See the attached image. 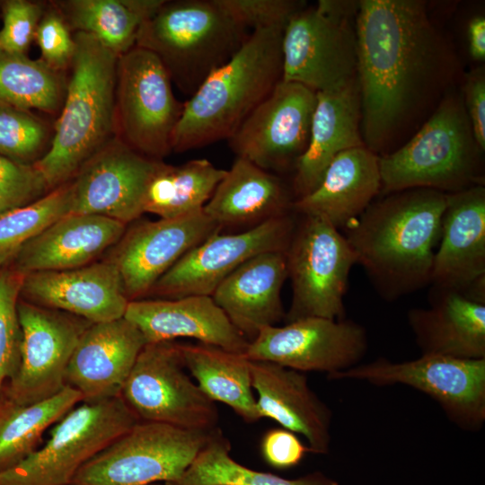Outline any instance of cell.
I'll use <instances>...</instances> for the list:
<instances>
[{
	"instance_id": "cell-1",
	"label": "cell",
	"mask_w": 485,
	"mask_h": 485,
	"mask_svg": "<svg viewBox=\"0 0 485 485\" xmlns=\"http://www.w3.org/2000/svg\"><path fill=\"white\" fill-rule=\"evenodd\" d=\"M356 27L362 137L382 156L450 91L457 59L424 1H358Z\"/></svg>"
},
{
	"instance_id": "cell-2",
	"label": "cell",
	"mask_w": 485,
	"mask_h": 485,
	"mask_svg": "<svg viewBox=\"0 0 485 485\" xmlns=\"http://www.w3.org/2000/svg\"><path fill=\"white\" fill-rule=\"evenodd\" d=\"M447 194L409 189L374 200L345 228L357 264L393 302L430 284Z\"/></svg>"
},
{
	"instance_id": "cell-3",
	"label": "cell",
	"mask_w": 485,
	"mask_h": 485,
	"mask_svg": "<svg viewBox=\"0 0 485 485\" xmlns=\"http://www.w3.org/2000/svg\"><path fill=\"white\" fill-rule=\"evenodd\" d=\"M283 29L252 31L241 48L184 102L172 151L229 139L282 80Z\"/></svg>"
},
{
	"instance_id": "cell-4",
	"label": "cell",
	"mask_w": 485,
	"mask_h": 485,
	"mask_svg": "<svg viewBox=\"0 0 485 485\" xmlns=\"http://www.w3.org/2000/svg\"><path fill=\"white\" fill-rule=\"evenodd\" d=\"M65 99L54 135L33 165L51 190L115 137L114 104L119 56L91 34L77 31Z\"/></svg>"
},
{
	"instance_id": "cell-5",
	"label": "cell",
	"mask_w": 485,
	"mask_h": 485,
	"mask_svg": "<svg viewBox=\"0 0 485 485\" xmlns=\"http://www.w3.org/2000/svg\"><path fill=\"white\" fill-rule=\"evenodd\" d=\"M483 152L462 93L450 90L410 139L379 156L381 193L430 189L451 194L482 185Z\"/></svg>"
},
{
	"instance_id": "cell-6",
	"label": "cell",
	"mask_w": 485,
	"mask_h": 485,
	"mask_svg": "<svg viewBox=\"0 0 485 485\" xmlns=\"http://www.w3.org/2000/svg\"><path fill=\"white\" fill-rule=\"evenodd\" d=\"M249 35L217 0L164 1L140 26L136 46L153 52L172 82L191 96Z\"/></svg>"
},
{
	"instance_id": "cell-7",
	"label": "cell",
	"mask_w": 485,
	"mask_h": 485,
	"mask_svg": "<svg viewBox=\"0 0 485 485\" xmlns=\"http://www.w3.org/2000/svg\"><path fill=\"white\" fill-rule=\"evenodd\" d=\"M358 1L320 0L295 14L282 36V80L315 93L357 77Z\"/></svg>"
},
{
	"instance_id": "cell-8",
	"label": "cell",
	"mask_w": 485,
	"mask_h": 485,
	"mask_svg": "<svg viewBox=\"0 0 485 485\" xmlns=\"http://www.w3.org/2000/svg\"><path fill=\"white\" fill-rule=\"evenodd\" d=\"M216 429L191 430L138 421L88 460L70 485H153L174 481Z\"/></svg>"
},
{
	"instance_id": "cell-9",
	"label": "cell",
	"mask_w": 485,
	"mask_h": 485,
	"mask_svg": "<svg viewBox=\"0 0 485 485\" xmlns=\"http://www.w3.org/2000/svg\"><path fill=\"white\" fill-rule=\"evenodd\" d=\"M138 421L120 396L83 401L53 426L40 448L0 471V485H70L88 460Z\"/></svg>"
},
{
	"instance_id": "cell-10",
	"label": "cell",
	"mask_w": 485,
	"mask_h": 485,
	"mask_svg": "<svg viewBox=\"0 0 485 485\" xmlns=\"http://www.w3.org/2000/svg\"><path fill=\"white\" fill-rule=\"evenodd\" d=\"M184 103L160 59L134 46L119 56L116 72L115 137L137 153L163 161L172 151L173 131Z\"/></svg>"
},
{
	"instance_id": "cell-11",
	"label": "cell",
	"mask_w": 485,
	"mask_h": 485,
	"mask_svg": "<svg viewBox=\"0 0 485 485\" xmlns=\"http://www.w3.org/2000/svg\"><path fill=\"white\" fill-rule=\"evenodd\" d=\"M285 256L292 287L286 322L345 319L344 296L357 258L344 234L322 218L301 216Z\"/></svg>"
},
{
	"instance_id": "cell-12",
	"label": "cell",
	"mask_w": 485,
	"mask_h": 485,
	"mask_svg": "<svg viewBox=\"0 0 485 485\" xmlns=\"http://www.w3.org/2000/svg\"><path fill=\"white\" fill-rule=\"evenodd\" d=\"M329 379L357 380L381 387L403 384L429 396L449 421L463 431H480L485 423V358L421 355L392 362L378 357Z\"/></svg>"
},
{
	"instance_id": "cell-13",
	"label": "cell",
	"mask_w": 485,
	"mask_h": 485,
	"mask_svg": "<svg viewBox=\"0 0 485 485\" xmlns=\"http://www.w3.org/2000/svg\"><path fill=\"white\" fill-rule=\"evenodd\" d=\"M119 396L139 421L185 429H216L218 411L184 366L174 341L146 343Z\"/></svg>"
},
{
	"instance_id": "cell-14",
	"label": "cell",
	"mask_w": 485,
	"mask_h": 485,
	"mask_svg": "<svg viewBox=\"0 0 485 485\" xmlns=\"http://www.w3.org/2000/svg\"><path fill=\"white\" fill-rule=\"evenodd\" d=\"M367 349L366 330L359 323L306 317L261 329L244 355L303 373H326L329 379L359 365Z\"/></svg>"
},
{
	"instance_id": "cell-15",
	"label": "cell",
	"mask_w": 485,
	"mask_h": 485,
	"mask_svg": "<svg viewBox=\"0 0 485 485\" xmlns=\"http://www.w3.org/2000/svg\"><path fill=\"white\" fill-rule=\"evenodd\" d=\"M17 313L22 330L21 360L2 396L26 405L48 399L66 386L70 358L81 335L92 323L22 298Z\"/></svg>"
},
{
	"instance_id": "cell-16",
	"label": "cell",
	"mask_w": 485,
	"mask_h": 485,
	"mask_svg": "<svg viewBox=\"0 0 485 485\" xmlns=\"http://www.w3.org/2000/svg\"><path fill=\"white\" fill-rule=\"evenodd\" d=\"M293 213L241 233L209 236L165 272L147 295L163 299L212 295L229 274L251 258L268 251L286 252L296 223Z\"/></svg>"
},
{
	"instance_id": "cell-17",
	"label": "cell",
	"mask_w": 485,
	"mask_h": 485,
	"mask_svg": "<svg viewBox=\"0 0 485 485\" xmlns=\"http://www.w3.org/2000/svg\"><path fill=\"white\" fill-rule=\"evenodd\" d=\"M317 94L281 80L228 139L236 157L271 172L295 169L310 137Z\"/></svg>"
},
{
	"instance_id": "cell-18",
	"label": "cell",
	"mask_w": 485,
	"mask_h": 485,
	"mask_svg": "<svg viewBox=\"0 0 485 485\" xmlns=\"http://www.w3.org/2000/svg\"><path fill=\"white\" fill-rule=\"evenodd\" d=\"M221 230L204 209L177 218L136 221L107 259L118 268L128 300L142 299L185 253Z\"/></svg>"
},
{
	"instance_id": "cell-19",
	"label": "cell",
	"mask_w": 485,
	"mask_h": 485,
	"mask_svg": "<svg viewBox=\"0 0 485 485\" xmlns=\"http://www.w3.org/2000/svg\"><path fill=\"white\" fill-rule=\"evenodd\" d=\"M160 162L114 137L69 181L72 213L103 216L126 225L137 220L145 213L146 188Z\"/></svg>"
},
{
	"instance_id": "cell-20",
	"label": "cell",
	"mask_w": 485,
	"mask_h": 485,
	"mask_svg": "<svg viewBox=\"0 0 485 485\" xmlns=\"http://www.w3.org/2000/svg\"><path fill=\"white\" fill-rule=\"evenodd\" d=\"M430 285L485 304V187L447 194Z\"/></svg>"
},
{
	"instance_id": "cell-21",
	"label": "cell",
	"mask_w": 485,
	"mask_h": 485,
	"mask_svg": "<svg viewBox=\"0 0 485 485\" xmlns=\"http://www.w3.org/2000/svg\"><path fill=\"white\" fill-rule=\"evenodd\" d=\"M20 298L91 323L124 317L130 302L118 268L108 259L75 269L23 275Z\"/></svg>"
},
{
	"instance_id": "cell-22",
	"label": "cell",
	"mask_w": 485,
	"mask_h": 485,
	"mask_svg": "<svg viewBox=\"0 0 485 485\" xmlns=\"http://www.w3.org/2000/svg\"><path fill=\"white\" fill-rule=\"evenodd\" d=\"M146 344L138 328L125 317L90 324L70 358L66 385L77 390L84 401L119 396Z\"/></svg>"
},
{
	"instance_id": "cell-23",
	"label": "cell",
	"mask_w": 485,
	"mask_h": 485,
	"mask_svg": "<svg viewBox=\"0 0 485 485\" xmlns=\"http://www.w3.org/2000/svg\"><path fill=\"white\" fill-rule=\"evenodd\" d=\"M124 317L138 328L146 343L191 338L241 354L249 344L211 295L133 300Z\"/></svg>"
},
{
	"instance_id": "cell-24",
	"label": "cell",
	"mask_w": 485,
	"mask_h": 485,
	"mask_svg": "<svg viewBox=\"0 0 485 485\" xmlns=\"http://www.w3.org/2000/svg\"><path fill=\"white\" fill-rule=\"evenodd\" d=\"M251 374L260 417L304 437L310 453L328 454L332 411L311 389L306 375L254 360H251Z\"/></svg>"
},
{
	"instance_id": "cell-25",
	"label": "cell",
	"mask_w": 485,
	"mask_h": 485,
	"mask_svg": "<svg viewBox=\"0 0 485 485\" xmlns=\"http://www.w3.org/2000/svg\"><path fill=\"white\" fill-rule=\"evenodd\" d=\"M127 225L103 216L71 213L25 242L6 264L22 275L82 267L111 249Z\"/></svg>"
},
{
	"instance_id": "cell-26",
	"label": "cell",
	"mask_w": 485,
	"mask_h": 485,
	"mask_svg": "<svg viewBox=\"0 0 485 485\" xmlns=\"http://www.w3.org/2000/svg\"><path fill=\"white\" fill-rule=\"evenodd\" d=\"M316 94L308 146L294 169L295 199L310 193L319 184L326 168L339 154L365 146L357 77Z\"/></svg>"
},
{
	"instance_id": "cell-27",
	"label": "cell",
	"mask_w": 485,
	"mask_h": 485,
	"mask_svg": "<svg viewBox=\"0 0 485 485\" xmlns=\"http://www.w3.org/2000/svg\"><path fill=\"white\" fill-rule=\"evenodd\" d=\"M287 278L285 252H263L235 269L211 296L250 342L261 329L285 319L281 290Z\"/></svg>"
},
{
	"instance_id": "cell-28",
	"label": "cell",
	"mask_w": 485,
	"mask_h": 485,
	"mask_svg": "<svg viewBox=\"0 0 485 485\" xmlns=\"http://www.w3.org/2000/svg\"><path fill=\"white\" fill-rule=\"evenodd\" d=\"M381 187L379 155L366 146L348 149L331 162L310 193L295 199L293 212L345 229L381 193Z\"/></svg>"
},
{
	"instance_id": "cell-29",
	"label": "cell",
	"mask_w": 485,
	"mask_h": 485,
	"mask_svg": "<svg viewBox=\"0 0 485 485\" xmlns=\"http://www.w3.org/2000/svg\"><path fill=\"white\" fill-rule=\"evenodd\" d=\"M429 306L408 311L407 320L421 355L485 358V304L432 287Z\"/></svg>"
},
{
	"instance_id": "cell-30",
	"label": "cell",
	"mask_w": 485,
	"mask_h": 485,
	"mask_svg": "<svg viewBox=\"0 0 485 485\" xmlns=\"http://www.w3.org/2000/svg\"><path fill=\"white\" fill-rule=\"evenodd\" d=\"M294 197L278 176L236 157L203 209L222 228H251L293 213Z\"/></svg>"
},
{
	"instance_id": "cell-31",
	"label": "cell",
	"mask_w": 485,
	"mask_h": 485,
	"mask_svg": "<svg viewBox=\"0 0 485 485\" xmlns=\"http://www.w3.org/2000/svg\"><path fill=\"white\" fill-rule=\"evenodd\" d=\"M184 366L214 402L229 406L247 423L261 419L254 396L251 360L241 353L204 344H180Z\"/></svg>"
},
{
	"instance_id": "cell-32",
	"label": "cell",
	"mask_w": 485,
	"mask_h": 485,
	"mask_svg": "<svg viewBox=\"0 0 485 485\" xmlns=\"http://www.w3.org/2000/svg\"><path fill=\"white\" fill-rule=\"evenodd\" d=\"M164 0H66L53 2L70 30L91 34L118 56L136 46L142 23Z\"/></svg>"
},
{
	"instance_id": "cell-33",
	"label": "cell",
	"mask_w": 485,
	"mask_h": 485,
	"mask_svg": "<svg viewBox=\"0 0 485 485\" xmlns=\"http://www.w3.org/2000/svg\"><path fill=\"white\" fill-rule=\"evenodd\" d=\"M226 170L207 159L174 166L160 162L146 188L144 212L177 218L202 210Z\"/></svg>"
},
{
	"instance_id": "cell-34",
	"label": "cell",
	"mask_w": 485,
	"mask_h": 485,
	"mask_svg": "<svg viewBox=\"0 0 485 485\" xmlns=\"http://www.w3.org/2000/svg\"><path fill=\"white\" fill-rule=\"evenodd\" d=\"M83 401V395L69 385L48 399L26 405L2 396L0 471L15 465L34 452L45 431Z\"/></svg>"
},
{
	"instance_id": "cell-35",
	"label": "cell",
	"mask_w": 485,
	"mask_h": 485,
	"mask_svg": "<svg viewBox=\"0 0 485 485\" xmlns=\"http://www.w3.org/2000/svg\"><path fill=\"white\" fill-rule=\"evenodd\" d=\"M163 485H340L321 472L295 479L255 471L232 458L230 443L218 428L176 481Z\"/></svg>"
},
{
	"instance_id": "cell-36",
	"label": "cell",
	"mask_w": 485,
	"mask_h": 485,
	"mask_svg": "<svg viewBox=\"0 0 485 485\" xmlns=\"http://www.w3.org/2000/svg\"><path fill=\"white\" fill-rule=\"evenodd\" d=\"M66 90L63 72L0 48V103L54 113L61 110Z\"/></svg>"
},
{
	"instance_id": "cell-37",
	"label": "cell",
	"mask_w": 485,
	"mask_h": 485,
	"mask_svg": "<svg viewBox=\"0 0 485 485\" xmlns=\"http://www.w3.org/2000/svg\"><path fill=\"white\" fill-rule=\"evenodd\" d=\"M72 190L67 181L41 198L0 214V267L48 226L72 213Z\"/></svg>"
},
{
	"instance_id": "cell-38",
	"label": "cell",
	"mask_w": 485,
	"mask_h": 485,
	"mask_svg": "<svg viewBox=\"0 0 485 485\" xmlns=\"http://www.w3.org/2000/svg\"><path fill=\"white\" fill-rule=\"evenodd\" d=\"M50 129L31 110L0 103V154L17 162L34 163L42 155Z\"/></svg>"
},
{
	"instance_id": "cell-39",
	"label": "cell",
	"mask_w": 485,
	"mask_h": 485,
	"mask_svg": "<svg viewBox=\"0 0 485 485\" xmlns=\"http://www.w3.org/2000/svg\"><path fill=\"white\" fill-rule=\"evenodd\" d=\"M23 275L8 264L0 267V400L21 360L22 330L17 304Z\"/></svg>"
},
{
	"instance_id": "cell-40",
	"label": "cell",
	"mask_w": 485,
	"mask_h": 485,
	"mask_svg": "<svg viewBox=\"0 0 485 485\" xmlns=\"http://www.w3.org/2000/svg\"><path fill=\"white\" fill-rule=\"evenodd\" d=\"M49 190L33 163L0 154V214L28 205Z\"/></svg>"
},
{
	"instance_id": "cell-41",
	"label": "cell",
	"mask_w": 485,
	"mask_h": 485,
	"mask_svg": "<svg viewBox=\"0 0 485 485\" xmlns=\"http://www.w3.org/2000/svg\"><path fill=\"white\" fill-rule=\"evenodd\" d=\"M220 5L240 24L252 31L285 30L290 19L307 6L299 0H217Z\"/></svg>"
},
{
	"instance_id": "cell-42",
	"label": "cell",
	"mask_w": 485,
	"mask_h": 485,
	"mask_svg": "<svg viewBox=\"0 0 485 485\" xmlns=\"http://www.w3.org/2000/svg\"><path fill=\"white\" fill-rule=\"evenodd\" d=\"M44 10L41 4L27 0L3 2L0 48L11 53L26 54Z\"/></svg>"
},
{
	"instance_id": "cell-43",
	"label": "cell",
	"mask_w": 485,
	"mask_h": 485,
	"mask_svg": "<svg viewBox=\"0 0 485 485\" xmlns=\"http://www.w3.org/2000/svg\"><path fill=\"white\" fill-rule=\"evenodd\" d=\"M36 40L41 60L54 70L63 72L70 67L75 43L70 28L60 13L53 6L44 10L38 24Z\"/></svg>"
},
{
	"instance_id": "cell-44",
	"label": "cell",
	"mask_w": 485,
	"mask_h": 485,
	"mask_svg": "<svg viewBox=\"0 0 485 485\" xmlns=\"http://www.w3.org/2000/svg\"><path fill=\"white\" fill-rule=\"evenodd\" d=\"M260 450L266 463L278 470L295 467L309 452L298 435L284 428L268 430L261 439Z\"/></svg>"
},
{
	"instance_id": "cell-45",
	"label": "cell",
	"mask_w": 485,
	"mask_h": 485,
	"mask_svg": "<svg viewBox=\"0 0 485 485\" xmlns=\"http://www.w3.org/2000/svg\"><path fill=\"white\" fill-rule=\"evenodd\" d=\"M463 100L474 137L485 150V71L477 67L464 77Z\"/></svg>"
},
{
	"instance_id": "cell-46",
	"label": "cell",
	"mask_w": 485,
	"mask_h": 485,
	"mask_svg": "<svg viewBox=\"0 0 485 485\" xmlns=\"http://www.w3.org/2000/svg\"><path fill=\"white\" fill-rule=\"evenodd\" d=\"M468 48L471 57L477 61L485 59V19L481 15L473 16L467 28Z\"/></svg>"
},
{
	"instance_id": "cell-47",
	"label": "cell",
	"mask_w": 485,
	"mask_h": 485,
	"mask_svg": "<svg viewBox=\"0 0 485 485\" xmlns=\"http://www.w3.org/2000/svg\"><path fill=\"white\" fill-rule=\"evenodd\" d=\"M153 485H161V484H158V483H157V484H153Z\"/></svg>"
}]
</instances>
